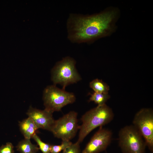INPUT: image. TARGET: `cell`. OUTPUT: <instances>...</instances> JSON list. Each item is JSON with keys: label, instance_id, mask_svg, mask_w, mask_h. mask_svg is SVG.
Wrapping results in <instances>:
<instances>
[{"label": "cell", "instance_id": "11", "mask_svg": "<svg viewBox=\"0 0 153 153\" xmlns=\"http://www.w3.org/2000/svg\"><path fill=\"white\" fill-rule=\"evenodd\" d=\"M16 148L20 153H36L39 150L37 146L32 143L30 139H26L20 141Z\"/></svg>", "mask_w": 153, "mask_h": 153}, {"label": "cell", "instance_id": "2", "mask_svg": "<svg viewBox=\"0 0 153 153\" xmlns=\"http://www.w3.org/2000/svg\"><path fill=\"white\" fill-rule=\"evenodd\" d=\"M114 116L112 109L106 104L86 112L81 119L82 124L80 126L77 141L80 143L92 131L109 123Z\"/></svg>", "mask_w": 153, "mask_h": 153}, {"label": "cell", "instance_id": "6", "mask_svg": "<svg viewBox=\"0 0 153 153\" xmlns=\"http://www.w3.org/2000/svg\"><path fill=\"white\" fill-rule=\"evenodd\" d=\"M77 113L71 111L55 120L50 131L56 137L62 141H70L79 129Z\"/></svg>", "mask_w": 153, "mask_h": 153}, {"label": "cell", "instance_id": "12", "mask_svg": "<svg viewBox=\"0 0 153 153\" xmlns=\"http://www.w3.org/2000/svg\"><path fill=\"white\" fill-rule=\"evenodd\" d=\"M90 86L94 92L104 94H108L109 86L101 80L98 79L94 80L90 83Z\"/></svg>", "mask_w": 153, "mask_h": 153}, {"label": "cell", "instance_id": "7", "mask_svg": "<svg viewBox=\"0 0 153 153\" xmlns=\"http://www.w3.org/2000/svg\"><path fill=\"white\" fill-rule=\"evenodd\" d=\"M132 125L143 137L146 146L153 152V111L149 108H143L135 115Z\"/></svg>", "mask_w": 153, "mask_h": 153}, {"label": "cell", "instance_id": "17", "mask_svg": "<svg viewBox=\"0 0 153 153\" xmlns=\"http://www.w3.org/2000/svg\"><path fill=\"white\" fill-rule=\"evenodd\" d=\"M14 146L12 143H7L0 147V153H14Z\"/></svg>", "mask_w": 153, "mask_h": 153}, {"label": "cell", "instance_id": "13", "mask_svg": "<svg viewBox=\"0 0 153 153\" xmlns=\"http://www.w3.org/2000/svg\"><path fill=\"white\" fill-rule=\"evenodd\" d=\"M90 97L89 101H94L97 106H102L105 104L106 102L110 97L108 94L100 93L94 92L90 93Z\"/></svg>", "mask_w": 153, "mask_h": 153}, {"label": "cell", "instance_id": "8", "mask_svg": "<svg viewBox=\"0 0 153 153\" xmlns=\"http://www.w3.org/2000/svg\"><path fill=\"white\" fill-rule=\"evenodd\" d=\"M112 136V131L103 127L92 137L82 153H99L105 150L111 143Z\"/></svg>", "mask_w": 153, "mask_h": 153}, {"label": "cell", "instance_id": "4", "mask_svg": "<svg viewBox=\"0 0 153 153\" xmlns=\"http://www.w3.org/2000/svg\"><path fill=\"white\" fill-rule=\"evenodd\" d=\"M43 99L44 109L53 113L54 112L60 111L65 106L73 103L76 97L73 93L66 92L53 85L45 88Z\"/></svg>", "mask_w": 153, "mask_h": 153}, {"label": "cell", "instance_id": "15", "mask_svg": "<svg viewBox=\"0 0 153 153\" xmlns=\"http://www.w3.org/2000/svg\"><path fill=\"white\" fill-rule=\"evenodd\" d=\"M72 143L70 141H62L61 144L60 145H51L50 153H59L61 151L64 150Z\"/></svg>", "mask_w": 153, "mask_h": 153}, {"label": "cell", "instance_id": "10", "mask_svg": "<svg viewBox=\"0 0 153 153\" xmlns=\"http://www.w3.org/2000/svg\"><path fill=\"white\" fill-rule=\"evenodd\" d=\"M19 126L20 131L26 139L32 138L38 129L32 120L29 117L20 122Z\"/></svg>", "mask_w": 153, "mask_h": 153}, {"label": "cell", "instance_id": "9", "mask_svg": "<svg viewBox=\"0 0 153 153\" xmlns=\"http://www.w3.org/2000/svg\"><path fill=\"white\" fill-rule=\"evenodd\" d=\"M26 114L32 120L38 129L50 131L55 120L52 113L45 109L41 110L30 106Z\"/></svg>", "mask_w": 153, "mask_h": 153}, {"label": "cell", "instance_id": "3", "mask_svg": "<svg viewBox=\"0 0 153 153\" xmlns=\"http://www.w3.org/2000/svg\"><path fill=\"white\" fill-rule=\"evenodd\" d=\"M118 135V145L122 153H145V142L132 125L121 128Z\"/></svg>", "mask_w": 153, "mask_h": 153}, {"label": "cell", "instance_id": "14", "mask_svg": "<svg viewBox=\"0 0 153 153\" xmlns=\"http://www.w3.org/2000/svg\"><path fill=\"white\" fill-rule=\"evenodd\" d=\"M32 138L36 142L39 146V149L42 153H50L51 145L43 142L36 134L33 136Z\"/></svg>", "mask_w": 153, "mask_h": 153}, {"label": "cell", "instance_id": "1", "mask_svg": "<svg viewBox=\"0 0 153 153\" xmlns=\"http://www.w3.org/2000/svg\"><path fill=\"white\" fill-rule=\"evenodd\" d=\"M119 15L115 8L90 15L71 14L67 22L68 38L72 42L88 43L109 36L115 30Z\"/></svg>", "mask_w": 153, "mask_h": 153}, {"label": "cell", "instance_id": "5", "mask_svg": "<svg viewBox=\"0 0 153 153\" xmlns=\"http://www.w3.org/2000/svg\"><path fill=\"white\" fill-rule=\"evenodd\" d=\"M75 62L69 57L63 58L58 62L52 71V80L54 84H60L62 89L69 84L80 80L81 77L75 68Z\"/></svg>", "mask_w": 153, "mask_h": 153}, {"label": "cell", "instance_id": "16", "mask_svg": "<svg viewBox=\"0 0 153 153\" xmlns=\"http://www.w3.org/2000/svg\"><path fill=\"white\" fill-rule=\"evenodd\" d=\"M80 143L77 141L72 143L63 150L62 153H80Z\"/></svg>", "mask_w": 153, "mask_h": 153}]
</instances>
